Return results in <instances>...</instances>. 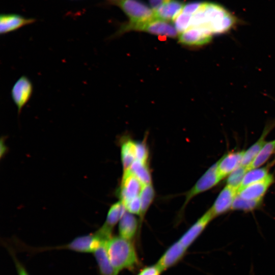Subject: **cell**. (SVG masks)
<instances>
[{"instance_id":"cell-10","label":"cell","mask_w":275,"mask_h":275,"mask_svg":"<svg viewBox=\"0 0 275 275\" xmlns=\"http://www.w3.org/2000/svg\"><path fill=\"white\" fill-rule=\"evenodd\" d=\"M273 182V177L268 174L263 179L238 190L237 195L248 200L262 199L269 187Z\"/></svg>"},{"instance_id":"cell-17","label":"cell","mask_w":275,"mask_h":275,"mask_svg":"<svg viewBox=\"0 0 275 275\" xmlns=\"http://www.w3.org/2000/svg\"><path fill=\"white\" fill-rule=\"evenodd\" d=\"M183 3L178 0H170L154 11L156 18L165 21H173L181 12Z\"/></svg>"},{"instance_id":"cell-2","label":"cell","mask_w":275,"mask_h":275,"mask_svg":"<svg viewBox=\"0 0 275 275\" xmlns=\"http://www.w3.org/2000/svg\"><path fill=\"white\" fill-rule=\"evenodd\" d=\"M130 30L145 31L152 34L170 38H175L178 34L173 25L167 21L156 18L141 23L133 24L129 22L122 26L119 32L122 33Z\"/></svg>"},{"instance_id":"cell-14","label":"cell","mask_w":275,"mask_h":275,"mask_svg":"<svg viewBox=\"0 0 275 275\" xmlns=\"http://www.w3.org/2000/svg\"><path fill=\"white\" fill-rule=\"evenodd\" d=\"M35 21L34 19L26 18L16 14L2 15L0 17V33L2 35L14 31Z\"/></svg>"},{"instance_id":"cell-6","label":"cell","mask_w":275,"mask_h":275,"mask_svg":"<svg viewBox=\"0 0 275 275\" xmlns=\"http://www.w3.org/2000/svg\"><path fill=\"white\" fill-rule=\"evenodd\" d=\"M144 186L130 171H124L119 192L120 201L124 205L139 196Z\"/></svg>"},{"instance_id":"cell-5","label":"cell","mask_w":275,"mask_h":275,"mask_svg":"<svg viewBox=\"0 0 275 275\" xmlns=\"http://www.w3.org/2000/svg\"><path fill=\"white\" fill-rule=\"evenodd\" d=\"M33 92V84L26 76H21L14 84L11 92V97L17 106L18 115L30 100Z\"/></svg>"},{"instance_id":"cell-29","label":"cell","mask_w":275,"mask_h":275,"mask_svg":"<svg viewBox=\"0 0 275 275\" xmlns=\"http://www.w3.org/2000/svg\"><path fill=\"white\" fill-rule=\"evenodd\" d=\"M201 4L202 3L200 2L188 3L184 5L181 12L185 14L193 15L199 9Z\"/></svg>"},{"instance_id":"cell-22","label":"cell","mask_w":275,"mask_h":275,"mask_svg":"<svg viewBox=\"0 0 275 275\" xmlns=\"http://www.w3.org/2000/svg\"><path fill=\"white\" fill-rule=\"evenodd\" d=\"M155 196V191L152 184L143 186L140 195L141 208L139 215L141 222L143 221L147 211L149 209Z\"/></svg>"},{"instance_id":"cell-4","label":"cell","mask_w":275,"mask_h":275,"mask_svg":"<svg viewBox=\"0 0 275 275\" xmlns=\"http://www.w3.org/2000/svg\"><path fill=\"white\" fill-rule=\"evenodd\" d=\"M217 161L211 166L187 191L182 208H184L194 197L210 189L222 180L217 171Z\"/></svg>"},{"instance_id":"cell-33","label":"cell","mask_w":275,"mask_h":275,"mask_svg":"<svg viewBox=\"0 0 275 275\" xmlns=\"http://www.w3.org/2000/svg\"><path fill=\"white\" fill-rule=\"evenodd\" d=\"M274 153H275V151H274ZM274 164H275V157H274V159L273 160L272 162H271V165H273Z\"/></svg>"},{"instance_id":"cell-32","label":"cell","mask_w":275,"mask_h":275,"mask_svg":"<svg viewBox=\"0 0 275 275\" xmlns=\"http://www.w3.org/2000/svg\"><path fill=\"white\" fill-rule=\"evenodd\" d=\"M170 0H149L151 7L154 11H156L162 5Z\"/></svg>"},{"instance_id":"cell-18","label":"cell","mask_w":275,"mask_h":275,"mask_svg":"<svg viewBox=\"0 0 275 275\" xmlns=\"http://www.w3.org/2000/svg\"><path fill=\"white\" fill-rule=\"evenodd\" d=\"M138 223L133 214L126 211L119 223L120 236L130 240L136 234Z\"/></svg>"},{"instance_id":"cell-19","label":"cell","mask_w":275,"mask_h":275,"mask_svg":"<svg viewBox=\"0 0 275 275\" xmlns=\"http://www.w3.org/2000/svg\"><path fill=\"white\" fill-rule=\"evenodd\" d=\"M273 151H275V140L265 143L253 161L247 168L248 170L258 168L263 165L267 161Z\"/></svg>"},{"instance_id":"cell-8","label":"cell","mask_w":275,"mask_h":275,"mask_svg":"<svg viewBox=\"0 0 275 275\" xmlns=\"http://www.w3.org/2000/svg\"><path fill=\"white\" fill-rule=\"evenodd\" d=\"M237 191L236 189L226 185L209 209L213 218L231 209L233 202L237 195Z\"/></svg>"},{"instance_id":"cell-23","label":"cell","mask_w":275,"mask_h":275,"mask_svg":"<svg viewBox=\"0 0 275 275\" xmlns=\"http://www.w3.org/2000/svg\"><path fill=\"white\" fill-rule=\"evenodd\" d=\"M268 170L269 168L267 166L266 167L258 168L248 170L238 190L265 178L269 174Z\"/></svg>"},{"instance_id":"cell-12","label":"cell","mask_w":275,"mask_h":275,"mask_svg":"<svg viewBox=\"0 0 275 275\" xmlns=\"http://www.w3.org/2000/svg\"><path fill=\"white\" fill-rule=\"evenodd\" d=\"M186 250V248L177 241L167 250L156 265L161 271L166 270L178 263L183 258Z\"/></svg>"},{"instance_id":"cell-1","label":"cell","mask_w":275,"mask_h":275,"mask_svg":"<svg viewBox=\"0 0 275 275\" xmlns=\"http://www.w3.org/2000/svg\"><path fill=\"white\" fill-rule=\"evenodd\" d=\"M106 248L110 261L117 272L125 269L133 270L138 266V256L130 240L112 237L107 241Z\"/></svg>"},{"instance_id":"cell-20","label":"cell","mask_w":275,"mask_h":275,"mask_svg":"<svg viewBox=\"0 0 275 275\" xmlns=\"http://www.w3.org/2000/svg\"><path fill=\"white\" fill-rule=\"evenodd\" d=\"M121 156L123 171L128 170L132 164L136 160L134 141L128 140L122 144Z\"/></svg>"},{"instance_id":"cell-31","label":"cell","mask_w":275,"mask_h":275,"mask_svg":"<svg viewBox=\"0 0 275 275\" xmlns=\"http://www.w3.org/2000/svg\"><path fill=\"white\" fill-rule=\"evenodd\" d=\"M18 275H29L23 265L18 260L13 253H11Z\"/></svg>"},{"instance_id":"cell-3","label":"cell","mask_w":275,"mask_h":275,"mask_svg":"<svg viewBox=\"0 0 275 275\" xmlns=\"http://www.w3.org/2000/svg\"><path fill=\"white\" fill-rule=\"evenodd\" d=\"M118 5L133 24L149 21L156 18L155 12L139 0H122Z\"/></svg>"},{"instance_id":"cell-26","label":"cell","mask_w":275,"mask_h":275,"mask_svg":"<svg viewBox=\"0 0 275 275\" xmlns=\"http://www.w3.org/2000/svg\"><path fill=\"white\" fill-rule=\"evenodd\" d=\"M192 15L180 13L174 19V25L178 34L190 27Z\"/></svg>"},{"instance_id":"cell-28","label":"cell","mask_w":275,"mask_h":275,"mask_svg":"<svg viewBox=\"0 0 275 275\" xmlns=\"http://www.w3.org/2000/svg\"><path fill=\"white\" fill-rule=\"evenodd\" d=\"M124 205L127 212L133 214L140 215L141 208L140 196L130 200Z\"/></svg>"},{"instance_id":"cell-25","label":"cell","mask_w":275,"mask_h":275,"mask_svg":"<svg viewBox=\"0 0 275 275\" xmlns=\"http://www.w3.org/2000/svg\"><path fill=\"white\" fill-rule=\"evenodd\" d=\"M248 171L246 167L240 165L228 175L227 185L238 190Z\"/></svg>"},{"instance_id":"cell-24","label":"cell","mask_w":275,"mask_h":275,"mask_svg":"<svg viewBox=\"0 0 275 275\" xmlns=\"http://www.w3.org/2000/svg\"><path fill=\"white\" fill-rule=\"evenodd\" d=\"M262 203V199L248 200L242 198L237 195L233 202L231 209L250 211L258 208L261 206Z\"/></svg>"},{"instance_id":"cell-11","label":"cell","mask_w":275,"mask_h":275,"mask_svg":"<svg viewBox=\"0 0 275 275\" xmlns=\"http://www.w3.org/2000/svg\"><path fill=\"white\" fill-rule=\"evenodd\" d=\"M213 218L210 211L207 210L184 233L178 241L187 249Z\"/></svg>"},{"instance_id":"cell-30","label":"cell","mask_w":275,"mask_h":275,"mask_svg":"<svg viewBox=\"0 0 275 275\" xmlns=\"http://www.w3.org/2000/svg\"><path fill=\"white\" fill-rule=\"evenodd\" d=\"M161 272L158 266L155 264L143 268L138 275H160Z\"/></svg>"},{"instance_id":"cell-21","label":"cell","mask_w":275,"mask_h":275,"mask_svg":"<svg viewBox=\"0 0 275 275\" xmlns=\"http://www.w3.org/2000/svg\"><path fill=\"white\" fill-rule=\"evenodd\" d=\"M144 185L151 184V176L147 163L135 160L128 170Z\"/></svg>"},{"instance_id":"cell-7","label":"cell","mask_w":275,"mask_h":275,"mask_svg":"<svg viewBox=\"0 0 275 275\" xmlns=\"http://www.w3.org/2000/svg\"><path fill=\"white\" fill-rule=\"evenodd\" d=\"M213 34L201 26L190 27L179 36L180 43L189 46H200L210 42Z\"/></svg>"},{"instance_id":"cell-9","label":"cell","mask_w":275,"mask_h":275,"mask_svg":"<svg viewBox=\"0 0 275 275\" xmlns=\"http://www.w3.org/2000/svg\"><path fill=\"white\" fill-rule=\"evenodd\" d=\"M126 211L125 205L121 201L113 204L108 210L105 223L97 231L98 233L105 239L111 238L114 227Z\"/></svg>"},{"instance_id":"cell-15","label":"cell","mask_w":275,"mask_h":275,"mask_svg":"<svg viewBox=\"0 0 275 275\" xmlns=\"http://www.w3.org/2000/svg\"><path fill=\"white\" fill-rule=\"evenodd\" d=\"M106 241L102 242L93 252L100 275H118L113 266L106 248Z\"/></svg>"},{"instance_id":"cell-13","label":"cell","mask_w":275,"mask_h":275,"mask_svg":"<svg viewBox=\"0 0 275 275\" xmlns=\"http://www.w3.org/2000/svg\"><path fill=\"white\" fill-rule=\"evenodd\" d=\"M244 153V151L229 152L217 161V171L222 179L241 164Z\"/></svg>"},{"instance_id":"cell-16","label":"cell","mask_w":275,"mask_h":275,"mask_svg":"<svg viewBox=\"0 0 275 275\" xmlns=\"http://www.w3.org/2000/svg\"><path fill=\"white\" fill-rule=\"evenodd\" d=\"M275 125V122L267 124L264 129V131L258 141L251 146L247 150L244 151L241 166L248 168L259 151L261 150L265 143V139L271 129Z\"/></svg>"},{"instance_id":"cell-27","label":"cell","mask_w":275,"mask_h":275,"mask_svg":"<svg viewBox=\"0 0 275 275\" xmlns=\"http://www.w3.org/2000/svg\"><path fill=\"white\" fill-rule=\"evenodd\" d=\"M134 153L136 160L147 163L149 153L146 145L134 142Z\"/></svg>"}]
</instances>
